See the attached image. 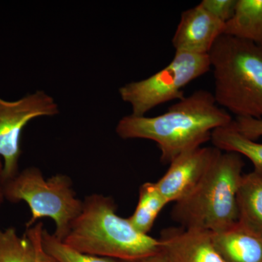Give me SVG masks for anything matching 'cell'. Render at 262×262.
I'll list each match as a JSON object with an SVG mask.
<instances>
[{
  "instance_id": "cell-9",
  "label": "cell",
  "mask_w": 262,
  "mask_h": 262,
  "mask_svg": "<svg viewBox=\"0 0 262 262\" xmlns=\"http://www.w3.org/2000/svg\"><path fill=\"white\" fill-rule=\"evenodd\" d=\"M225 25L198 4L182 13L172 44L176 52L208 55Z\"/></svg>"
},
{
  "instance_id": "cell-10",
  "label": "cell",
  "mask_w": 262,
  "mask_h": 262,
  "mask_svg": "<svg viewBox=\"0 0 262 262\" xmlns=\"http://www.w3.org/2000/svg\"><path fill=\"white\" fill-rule=\"evenodd\" d=\"M159 241L168 262H225L209 231L169 227L162 231Z\"/></svg>"
},
{
  "instance_id": "cell-4",
  "label": "cell",
  "mask_w": 262,
  "mask_h": 262,
  "mask_svg": "<svg viewBox=\"0 0 262 262\" xmlns=\"http://www.w3.org/2000/svg\"><path fill=\"white\" fill-rule=\"evenodd\" d=\"M242 156L221 152L194 190L175 203L172 219L181 227L217 232L237 222V192L243 175Z\"/></svg>"
},
{
  "instance_id": "cell-15",
  "label": "cell",
  "mask_w": 262,
  "mask_h": 262,
  "mask_svg": "<svg viewBox=\"0 0 262 262\" xmlns=\"http://www.w3.org/2000/svg\"><path fill=\"white\" fill-rule=\"evenodd\" d=\"M211 141L214 147L220 151L246 157L253 163L255 171L262 174V143L251 140L241 134L234 127L233 121L213 130Z\"/></svg>"
},
{
  "instance_id": "cell-3",
  "label": "cell",
  "mask_w": 262,
  "mask_h": 262,
  "mask_svg": "<svg viewBox=\"0 0 262 262\" xmlns=\"http://www.w3.org/2000/svg\"><path fill=\"white\" fill-rule=\"evenodd\" d=\"M208 56L217 104L236 117L262 119V46L222 35Z\"/></svg>"
},
{
  "instance_id": "cell-23",
  "label": "cell",
  "mask_w": 262,
  "mask_h": 262,
  "mask_svg": "<svg viewBox=\"0 0 262 262\" xmlns=\"http://www.w3.org/2000/svg\"><path fill=\"white\" fill-rule=\"evenodd\" d=\"M5 198L4 195H3V190H2L1 186H0V206H1L2 203H3V201H4Z\"/></svg>"
},
{
  "instance_id": "cell-19",
  "label": "cell",
  "mask_w": 262,
  "mask_h": 262,
  "mask_svg": "<svg viewBox=\"0 0 262 262\" xmlns=\"http://www.w3.org/2000/svg\"><path fill=\"white\" fill-rule=\"evenodd\" d=\"M233 124L241 134L251 140L256 141L262 136V119L236 117Z\"/></svg>"
},
{
  "instance_id": "cell-11",
  "label": "cell",
  "mask_w": 262,
  "mask_h": 262,
  "mask_svg": "<svg viewBox=\"0 0 262 262\" xmlns=\"http://www.w3.org/2000/svg\"><path fill=\"white\" fill-rule=\"evenodd\" d=\"M211 234L225 262H262V236L239 222Z\"/></svg>"
},
{
  "instance_id": "cell-24",
  "label": "cell",
  "mask_w": 262,
  "mask_h": 262,
  "mask_svg": "<svg viewBox=\"0 0 262 262\" xmlns=\"http://www.w3.org/2000/svg\"><path fill=\"white\" fill-rule=\"evenodd\" d=\"M43 254H44V253H43ZM42 257H43V255H42Z\"/></svg>"
},
{
  "instance_id": "cell-8",
  "label": "cell",
  "mask_w": 262,
  "mask_h": 262,
  "mask_svg": "<svg viewBox=\"0 0 262 262\" xmlns=\"http://www.w3.org/2000/svg\"><path fill=\"white\" fill-rule=\"evenodd\" d=\"M221 152L215 147L201 146L172 160L166 173L155 183L165 201L177 203L194 190Z\"/></svg>"
},
{
  "instance_id": "cell-12",
  "label": "cell",
  "mask_w": 262,
  "mask_h": 262,
  "mask_svg": "<svg viewBox=\"0 0 262 262\" xmlns=\"http://www.w3.org/2000/svg\"><path fill=\"white\" fill-rule=\"evenodd\" d=\"M43 224L27 229L19 237L14 228L0 230V262H42Z\"/></svg>"
},
{
  "instance_id": "cell-7",
  "label": "cell",
  "mask_w": 262,
  "mask_h": 262,
  "mask_svg": "<svg viewBox=\"0 0 262 262\" xmlns=\"http://www.w3.org/2000/svg\"><path fill=\"white\" fill-rule=\"evenodd\" d=\"M58 113L56 101L43 91L15 101L0 98V157L4 160L1 184L19 173L20 137L24 127L36 117L53 116Z\"/></svg>"
},
{
  "instance_id": "cell-21",
  "label": "cell",
  "mask_w": 262,
  "mask_h": 262,
  "mask_svg": "<svg viewBox=\"0 0 262 262\" xmlns=\"http://www.w3.org/2000/svg\"><path fill=\"white\" fill-rule=\"evenodd\" d=\"M42 262H55L51 257L48 256L44 251V254H43Z\"/></svg>"
},
{
  "instance_id": "cell-13",
  "label": "cell",
  "mask_w": 262,
  "mask_h": 262,
  "mask_svg": "<svg viewBox=\"0 0 262 262\" xmlns=\"http://www.w3.org/2000/svg\"><path fill=\"white\" fill-rule=\"evenodd\" d=\"M237 222L262 236V174H244L237 192Z\"/></svg>"
},
{
  "instance_id": "cell-2",
  "label": "cell",
  "mask_w": 262,
  "mask_h": 262,
  "mask_svg": "<svg viewBox=\"0 0 262 262\" xmlns=\"http://www.w3.org/2000/svg\"><path fill=\"white\" fill-rule=\"evenodd\" d=\"M117 209L111 196H85L82 211L63 242L82 253L127 262L161 252L159 239L138 232L127 219L117 214Z\"/></svg>"
},
{
  "instance_id": "cell-5",
  "label": "cell",
  "mask_w": 262,
  "mask_h": 262,
  "mask_svg": "<svg viewBox=\"0 0 262 262\" xmlns=\"http://www.w3.org/2000/svg\"><path fill=\"white\" fill-rule=\"evenodd\" d=\"M0 186L5 199L29 205L32 217L26 225L27 229L39 219L49 217L56 223L53 234L60 241H64L72 222L82 210L83 201L77 198L72 180L63 174L46 180L39 168L31 167Z\"/></svg>"
},
{
  "instance_id": "cell-16",
  "label": "cell",
  "mask_w": 262,
  "mask_h": 262,
  "mask_svg": "<svg viewBox=\"0 0 262 262\" xmlns=\"http://www.w3.org/2000/svg\"><path fill=\"white\" fill-rule=\"evenodd\" d=\"M167 204L168 202L160 194L155 183H144L139 188V201L135 211L127 220L138 232L148 234Z\"/></svg>"
},
{
  "instance_id": "cell-1",
  "label": "cell",
  "mask_w": 262,
  "mask_h": 262,
  "mask_svg": "<svg viewBox=\"0 0 262 262\" xmlns=\"http://www.w3.org/2000/svg\"><path fill=\"white\" fill-rule=\"evenodd\" d=\"M232 121L230 114L217 104L212 93L199 90L158 116L122 117L116 133L122 139L155 141L161 152V161L170 163L183 153L201 147L211 140L213 130Z\"/></svg>"
},
{
  "instance_id": "cell-17",
  "label": "cell",
  "mask_w": 262,
  "mask_h": 262,
  "mask_svg": "<svg viewBox=\"0 0 262 262\" xmlns=\"http://www.w3.org/2000/svg\"><path fill=\"white\" fill-rule=\"evenodd\" d=\"M42 246L45 253L55 262H127L80 252L44 229L42 232Z\"/></svg>"
},
{
  "instance_id": "cell-20",
  "label": "cell",
  "mask_w": 262,
  "mask_h": 262,
  "mask_svg": "<svg viewBox=\"0 0 262 262\" xmlns=\"http://www.w3.org/2000/svg\"><path fill=\"white\" fill-rule=\"evenodd\" d=\"M134 262H168V260L165 257L163 251H161V252L156 253V254L151 255V256L141 258V259Z\"/></svg>"
},
{
  "instance_id": "cell-22",
  "label": "cell",
  "mask_w": 262,
  "mask_h": 262,
  "mask_svg": "<svg viewBox=\"0 0 262 262\" xmlns=\"http://www.w3.org/2000/svg\"><path fill=\"white\" fill-rule=\"evenodd\" d=\"M1 157H0V184H1L2 177H3V164L2 162Z\"/></svg>"
},
{
  "instance_id": "cell-14",
  "label": "cell",
  "mask_w": 262,
  "mask_h": 262,
  "mask_svg": "<svg viewBox=\"0 0 262 262\" xmlns=\"http://www.w3.org/2000/svg\"><path fill=\"white\" fill-rule=\"evenodd\" d=\"M223 35L244 39L262 46V0H237Z\"/></svg>"
},
{
  "instance_id": "cell-18",
  "label": "cell",
  "mask_w": 262,
  "mask_h": 262,
  "mask_svg": "<svg viewBox=\"0 0 262 262\" xmlns=\"http://www.w3.org/2000/svg\"><path fill=\"white\" fill-rule=\"evenodd\" d=\"M237 0H203L200 5L215 18L227 23L235 10Z\"/></svg>"
},
{
  "instance_id": "cell-6",
  "label": "cell",
  "mask_w": 262,
  "mask_h": 262,
  "mask_svg": "<svg viewBox=\"0 0 262 262\" xmlns=\"http://www.w3.org/2000/svg\"><path fill=\"white\" fill-rule=\"evenodd\" d=\"M211 69L208 55L176 52L172 61L163 70L144 80L122 86L119 93L125 102L130 103L131 115L145 116L156 106L184 98L183 89Z\"/></svg>"
}]
</instances>
